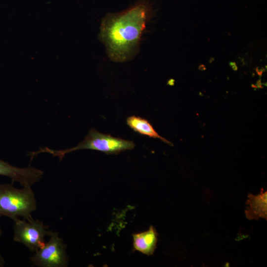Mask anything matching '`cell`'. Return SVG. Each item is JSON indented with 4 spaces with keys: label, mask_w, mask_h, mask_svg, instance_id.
Listing matches in <instances>:
<instances>
[{
    "label": "cell",
    "mask_w": 267,
    "mask_h": 267,
    "mask_svg": "<svg viewBox=\"0 0 267 267\" xmlns=\"http://www.w3.org/2000/svg\"><path fill=\"white\" fill-rule=\"evenodd\" d=\"M37 208V201L31 186L16 188L12 184H0V217L13 221L23 218L33 219L31 214Z\"/></svg>",
    "instance_id": "cell-3"
},
{
    "label": "cell",
    "mask_w": 267,
    "mask_h": 267,
    "mask_svg": "<svg viewBox=\"0 0 267 267\" xmlns=\"http://www.w3.org/2000/svg\"><path fill=\"white\" fill-rule=\"evenodd\" d=\"M5 260L0 253V267H4L5 265Z\"/></svg>",
    "instance_id": "cell-10"
},
{
    "label": "cell",
    "mask_w": 267,
    "mask_h": 267,
    "mask_svg": "<svg viewBox=\"0 0 267 267\" xmlns=\"http://www.w3.org/2000/svg\"><path fill=\"white\" fill-rule=\"evenodd\" d=\"M229 65L233 70L236 71L237 70V66L234 62H230Z\"/></svg>",
    "instance_id": "cell-11"
},
{
    "label": "cell",
    "mask_w": 267,
    "mask_h": 267,
    "mask_svg": "<svg viewBox=\"0 0 267 267\" xmlns=\"http://www.w3.org/2000/svg\"><path fill=\"white\" fill-rule=\"evenodd\" d=\"M43 174L40 169L31 167L18 168L0 159V176L8 177L12 182H18L23 187L32 186L41 179Z\"/></svg>",
    "instance_id": "cell-6"
},
{
    "label": "cell",
    "mask_w": 267,
    "mask_h": 267,
    "mask_svg": "<svg viewBox=\"0 0 267 267\" xmlns=\"http://www.w3.org/2000/svg\"><path fill=\"white\" fill-rule=\"evenodd\" d=\"M135 144L132 141L115 137L110 134L98 132L94 129L90 130L84 139L77 146L64 150H53L47 147L40 148L38 151L31 152V159L41 153L46 152L57 157L61 161L64 156L71 152L81 149L97 150L107 154H116L126 150H132Z\"/></svg>",
    "instance_id": "cell-2"
},
{
    "label": "cell",
    "mask_w": 267,
    "mask_h": 267,
    "mask_svg": "<svg viewBox=\"0 0 267 267\" xmlns=\"http://www.w3.org/2000/svg\"><path fill=\"white\" fill-rule=\"evenodd\" d=\"M13 222L14 241L24 244L32 252L42 248L45 243V236L52 232L38 220L18 218Z\"/></svg>",
    "instance_id": "cell-4"
},
{
    "label": "cell",
    "mask_w": 267,
    "mask_h": 267,
    "mask_svg": "<svg viewBox=\"0 0 267 267\" xmlns=\"http://www.w3.org/2000/svg\"><path fill=\"white\" fill-rule=\"evenodd\" d=\"M127 124L134 132L139 134L153 138H157L173 145L170 141L161 136L154 130L152 125L146 119L135 116H132L127 119Z\"/></svg>",
    "instance_id": "cell-9"
},
{
    "label": "cell",
    "mask_w": 267,
    "mask_h": 267,
    "mask_svg": "<svg viewBox=\"0 0 267 267\" xmlns=\"http://www.w3.org/2000/svg\"><path fill=\"white\" fill-rule=\"evenodd\" d=\"M267 192L265 191L263 188L261 189L260 193L257 196L251 193L248 194V199L246 202L248 206L245 210L247 219L257 220L263 218L267 220Z\"/></svg>",
    "instance_id": "cell-8"
},
{
    "label": "cell",
    "mask_w": 267,
    "mask_h": 267,
    "mask_svg": "<svg viewBox=\"0 0 267 267\" xmlns=\"http://www.w3.org/2000/svg\"><path fill=\"white\" fill-rule=\"evenodd\" d=\"M151 15L149 3L141 0L122 11L105 16L98 37L111 60L126 62L138 53L141 36Z\"/></svg>",
    "instance_id": "cell-1"
},
{
    "label": "cell",
    "mask_w": 267,
    "mask_h": 267,
    "mask_svg": "<svg viewBox=\"0 0 267 267\" xmlns=\"http://www.w3.org/2000/svg\"><path fill=\"white\" fill-rule=\"evenodd\" d=\"M199 69L200 70H202V71L205 70H206V67H205V66L204 65H203V64L200 65L199 66Z\"/></svg>",
    "instance_id": "cell-12"
},
{
    "label": "cell",
    "mask_w": 267,
    "mask_h": 267,
    "mask_svg": "<svg viewBox=\"0 0 267 267\" xmlns=\"http://www.w3.org/2000/svg\"><path fill=\"white\" fill-rule=\"evenodd\" d=\"M133 250L147 256L154 254L157 248L158 233L153 225L147 230L133 234Z\"/></svg>",
    "instance_id": "cell-7"
},
{
    "label": "cell",
    "mask_w": 267,
    "mask_h": 267,
    "mask_svg": "<svg viewBox=\"0 0 267 267\" xmlns=\"http://www.w3.org/2000/svg\"><path fill=\"white\" fill-rule=\"evenodd\" d=\"M49 240L30 258L32 266L38 267H66L68 264L66 245L57 232L51 233Z\"/></svg>",
    "instance_id": "cell-5"
},
{
    "label": "cell",
    "mask_w": 267,
    "mask_h": 267,
    "mask_svg": "<svg viewBox=\"0 0 267 267\" xmlns=\"http://www.w3.org/2000/svg\"><path fill=\"white\" fill-rule=\"evenodd\" d=\"M257 72L259 74H262V71L261 70L259 71L258 69H257Z\"/></svg>",
    "instance_id": "cell-13"
},
{
    "label": "cell",
    "mask_w": 267,
    "mask_h": 267,
    "mask_svg": "<svg viewBox=\"0 0 267 267\" xmlns=\"http://www.w3.org/2000/svg\"><path fill=\"white\" fill-rule=\"evenodd\" d=\"M2 234V229H1L0 225V238Z\"/></svg>",
    "instance_id": "cell-14"
}]
</instances>
